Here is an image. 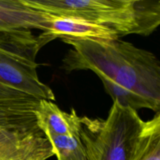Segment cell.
I'll list each match as a JSON object with an SVG mask.
<instances>
[{"instance_id": "6da1fadb", "label": "cell", "mask_w": 160, "mask_h": 160, "mask_svg": "<svg viewBox=\"0 0 160 160\" xmlns=\"http://www.w3.org/2000/svg\"><path fill=\"white\" fill-rule=\"evenodd\" d=\"M55 38L31 30L0 31V126L10 129L38 128L34 111L41 100L56 99L38 76L39 50ZM39 129V128H38Z\"/></svg>"}, {"instance_id": "7a4b0ae2", "label": "cell", "mask_w": 160, "mask_h": 160, "mask_svg": "<svg viewBox=\"0 0 160 160\" xmlns=\"http://www.w3.org/2000/svg\"><path fill=\"white\" fill-rule=\"evenodd\" d=\"M72 47L62 59L67 73L92 70L133 91L160 108V65L151 52L120 40L65 39Z\"/></svg>"}, {"instance_id": "3957f363", "label": "cell", "mask_w": 160, "mask_h": 160, "mask_svg": "<svg viewBox=\"0 0 160 160\" xmlns=\"http://www.w3.org/2000/svg\"><path fill=\"white\" fill-rule=\"evenodd\" d=\"M55 17H73L106 27L119 38L148 36L160 23L159 0H22Z\"/></svg>"}, {"instance_id": "277c9868", "label": "cell", "mask_w": 160, "mask_h": 160, "mask_svg": "<svg viewBox=\"0 0 160 160\" xmlns=\"http://www.w3.org/2000/svg\"><path fill=\"white\" fill-rule=\"evenodd\" d=\"M80 138L88 160H131L145 121L137 111L113 102L107 118L81 117Z\"/></svg>"}, {"instance_id": "5b68a950", "label": "cell", "mask_w": 160, "mask_h": 160, "mask_svg": "<svg viewBox=\"0 0 160 160\" xmlns=\"http://www.w3.org/2000/svg\"><path fill=\"white\" fill-rule=\"evenodd\" d=\"M49 16L48 28L43 32L53 36L55 39L57 38L61 40H115L119 38L115 31L101 25L73 17Z\"/></svg>"}, {"instance_id": "8992f818", "label": "cell", "mask_w": 160, "mask_h": 160, "mask_svg": "<svg viewBox=\"0 0 160 160\" xmlns=\"http://www.w3.org/2000/svg\"><path fill=\"white\" fill-rule=\"evenodd\" d=\"M38 128L44 134L80 137L81 117L72 108L70 112L59 109L48 100H41L34 111Z\"/></svg>"}, {"instance_id": "52a82bcc", "label": "cell", "mask_w": 160, "mask_h": 160, "mask_svg": "<svg viewBox=\"0 0 160 160\" xmlns=\"http://www.w3.org/2000/svg\"><path fill=\"white\" fill-rule=\"evenodd\" d=\"M50 16L22 0H0V31L38 29L45 31Z\"/></svg>"}, {"instance_id": "ba28073f", "label": "cell", "mask_w": 160, "mask_h": 160, "mask_svg": "<svg viewBox=\"0 0 160 160\" xmlns=\"http://www.w3.org/2000/svg\"><path fill=\"white\" fill-rule=\"evenodd\" d=\"M131 160H160V113L145 121L138 145Z\"/></svg>"}, {"instance_id": "9c48e42d", "label": "cell", "mask_w": 160, "mask_h": 160, "mask_svg": "<svg viewBox=\"0 0 160 160\" xmlns=\"http://www.w3.org/2000/svg\"><path fill=\"white\" fill-rule=\"evenodd\" d=\"M98 78L101 80L106 92L110 95L113 102H117L122 106L130 108L137 112L141 109H148L156 112H159V109L145 97L105 77L100 76Z\"/></svg>"}, {"instance_id": "30bf717a", "label": "cell", "mask_w": 160, "mask_h": 160, "mask_svg": "<svg viewBox=\"0 0 160 160\" xmlns=\"http://www.w3.org/2000/svg\"><path fill=\"white\" fill-rule=\"evenodd\" d=\"M57 160H88L80 137L45 134Z\"/></svg>"}]
</instances>
